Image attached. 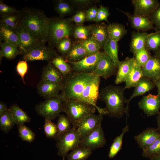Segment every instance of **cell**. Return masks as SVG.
<instances>
[{"label":"cell","instance_id":"cell-1","mask_svg":"<svg viewBox=\"0 0 160 160\" xmlns=\"http://www.w3.org/2000/svg\"><path fill=\"white\" fill-rule=\"evenodd\" d=\"M100 77L92 73L72 71L64 77L60 95L63 99L79 100L94 106L99 114L107 115L105 109L96 105Z\"/></svg>","mask_w":160,"mask_h":160},{"label":"cell","instance_id":"cell-2","mask_svg":"<svg viewBox=\"0 0 160 160\" xmlns=\"http://www.w3.org/2000/svg\"><path fill=\"white\" fill-rule=\"evenodd\" d=\"M19 11L18 25L38 40L47 42L50 18L39 9L25 8Z\"/></svg>","mask_w":160,"mask_h":160},{"label":"cell","instance_id":"cell-3","mask_svg":"<svg viewBox=\"0 0 160 160\" xmlns=\"http://www.w3.org/2000/svg\"><path fill=\"white\" fill-rule=\"evenodd\" d=\"M125 90L122 87L108 85L100 90L98 99L105 103L109 117L120 118L123 116L124 104L128 100L124 96Z\"/></svg>","mask_w":160,"mask_h":160},{"label":"cell","instance_id":"cell-4","mask_svg":"<svg viewBox=\"0 0 160 160\" xmlns=\"http://www.w3.org/2000/svg\"><path fill=\"white\" fill-rule=\"evenodd\" d=\"M63 99V112L70 121L73 128L76 129L81 120L85 116L94 114L96 108L93 105L79 99Z\"/></svg>","mask_w":160,"mask_h":160},{"label":"cell","instance_id":"cell-5","mask_svg":"<svg viewBox=\"0 0 160 160\" xmlns=\"http://www.w3.org/2000/svg\"><path fill=\"white\" fill-rule=\"evenodd\" d=\"M49 18L47 42L48 46L54 48L61 39L72 36L74 25L69 18L59 17Z\"/></svg>","mask_w":160,"mask_h":160},{"label":"cell","instance_id":"cell-6","mask_svg":"<svg viewBox=\"0 0 160 160\" xmlns=\"http://www.w3.org/2000/svg\"><path fill=\"white\" fill-rule=\"evenodd\" d=\"M35 110L39 116L45 119H54L63 112V99L60 95L45 99L36 105Z\"/></svg>","mask_w":160,"mask_h":160},{"label":"cell","instance_id":"cell-7","mask_svg":"<svg viewBox=\"0 0 160 160\" xmlns=\"http://www.w3.org/2000/svg\"><path fill=\"white\" fill-rule=\"evenodd\" d=\"M80 139L81 137L76 129L72 128L57 141L56 147L58 150L57 155L64 160L70 151L79 147Z\"/></svg>","mask_w":160,"mask_h":160},{"label":"cell","instance_id":"cell-8","mask_svg":"<svg viewBox=\"0 0 160 160\" xmlns=\"http://www.w3.org/2000/svg\"><path fill=\"white\" fill-rule=\"evenodd\" d=\"M57 54L54 48L41 44L23 54L22 59L27 62L43 60L49 62Z\"/></svg>","mask_w":160,"mask_h":160},{"label":"cell","instance_id":"cell-9","mask_svg":"<svg viewBox=\"0 0 160 160\" xmlns=\"http://www.w3.org/2000/svg\"><path fill=\"white\" fill-rule=\"evenodd\" d=\"M106 142L101 124L96 129L81 139L79 147L92 151L103 147Z\"/></svg>","mask_w":160,"mask_h":160},{"label":"cell","instance_id":"cell-10","mask_svg":"<svg viewBox=\"0 0 160 160\" xmlns=\"http://www.w3.org/2000/svg\"><path fill=\"white\" fill-rule=\"evenodd\" d=\"M118 68L111 58L105 53L102 52L92 73L106 79L117 74Z\"/></svg>","mask_w":160,"mask_h":160},{"label":"cell","instance_id":"cell-11","mask_svg":"<svg viewBox=\"0 0 160 160\" xmlns=\"http://www.w3.org/2000/svg\"><path fill=\"white\" fill-rule=\"evenodd\" d=\"M103 116L100 114L97 115L92 114L85 116L81 120L76 129L81 139L101 124Z\"/></svg>","mask_w":160,"mask_h":160},{"label":"cell","instance_id":"cell-12","mask_svg":"<svg viewBox=\"0 0 160 160\" xmlns=\"http://www.w3.org/2000/svg\"><path fill=\"white\" fill-rule=\"evenodd\" d=\"M14 30L18 36L20 41L19 54L22 55L34 47L44 44L36 39L18 24Z\"/></svg>","mask_w":160,"mask_h":160},{"label":"cell","instance_id":"cell-13","mask_svg":"<svg viewBox=\"0 0 160 160\" xmlns=\"http://www.w3.org/2000/svg\"><path fill=\"white\" fill-rule=\"evenodd\" d=\"M102 53L99 51L78 62L68 63L71 65L73 71L93 73Z\"/></svg>","mask_w":160,"mask_h":160},{"label":"cell","instance_id":"cell-14","mask_svg":"<svg viewBox=\"0 0 160 160\" xmlns=\"http://www.w3.org/2000/svg\"><path fill=\"white\" fill-rule=\"evenodd\" d=\"M139 108L148 116L157 114L160 108V96L149 94L143 96L138 102Z\"/></svg>","mask_w":160,"mask_h":160},{"label":"cell","instance_id":"cell-15","mask_svg":"<svg viewBox=\"0 0 160 160\" xmlns=\"http://www.w3.org/2000/svg\"><path fill=\"white\" fill-rule=\"evenodd\" d=\"M134 15L139 16L149 17L157 9L160 4L157 0H133Z\"/></svg>","mask_w":160,"mask_h":160},{"label":"cell","instance_id":"cell-16","mask_svg":"<svg viewBox=\"0 0 160 160\" xmlns=\"http://www.w3.org/2000/svg\"><path fill=\"white\" fill-rule=\"evenodd\" d=\"M62 88V83H55L41 79L37 86L38 93L45 99L58 96Z\"/></svg>","mask_w":160,"mask_h":160},{"label":"cell","instance_id":"cell-17","mask_svg":"<svg viewBox=\"0 0 160 160\" xmlns=\"http://www.w3.org/2000/svg\"><path fill=\"white\" fill-rule=\"evenodd\" d=\"M159 132L157 129L148 128L134 138L143 151L149 148L158 137L160 135Z\"/></svg>","mask_w":160,"mask_h":160},{"label":"cell","instance_id":"cell-18","mask_svg":"<svg viewBox=\"0 0 160 160\" xmlns=\"http://www.w3.org/2000/svg\"><path fill=\"white\" fill-rule=\"evenodd\" d=\"M141 68L143 77L156 81L160 77V57L155 55H151Z\"/></svg>","mask_w":160,"mask_h":160},{"label":"cell","instance_id":"cell-19","mask_svg":"<svg viewBox=\"0 0 160 160\" xmlns=\"http://www.w3.org/2000/svg\"><path fill=\"white\" fill-rule=\"evenodd\" d=\"M128 18L132 27L138 31H148L154 28L149 17L139 16L120 10Z\"/></svg>","mask_w":160,"mask_h":160},{"label":"cell","instance_id":"cell-20","mask_svg":"<svg viewBox=\"0 0 160 160\" xmlns=\"http://www.w3.org/2000/svg\"><path fill=\"white\" fill-rule=\"evenodd\" d=\"M90 55L79 41L75 40L72 41L71 49L63 57L67 62L73 63L78 62Z\"/></svg>","mask_w":160,"mask_h":160},{"label":"cell","instance_id":"cell-21","mask_svg":"<svg viewBox=\"0 0 160 160\" xmlns=\"http://www.w3.org/2000/svg\"><path fill=\"white\" fill-rule=\"evenodd\" d=\"M155 86L154 82L152 81L148 78L142 77L135 87L132 95L127 100V106L125 108V113L129 116V105L131 100L134 97L143 95L153 89Z\"/></svg>","mask_w":160,"mask_h":160},{"label":"cell","instance_id":"cell-22","mask_svg":"<svg viewBox=\"0 0 160 160\" xmlns=\"http://www.w3.org/2000/svg\"><path fill=\"white\" fill-rule=\"evenodd\" d=\"M91 31V37L98 44L100 48L103 46L109 38L107 26L103 23H97L88 25Z\"/></svg>","mask_w":160,"mask_h":160},{"label":"cell","instance_id":"cell-23","mask_svg":"<svg viewBox=\"0 0 160 160\" xmlns=\"http://www.w3.org/2000/svg\"><path fill=\"white\" fill-rule=\"evenodd\" d=\"M64 77L61 73L50 62L43 68L41 79L55 83H62Z\"/></svg>","mask_w":160,"mask_h":160},{"label":"cell","instance_id":"cell-24","mask_svg":"<svg viewBox=\"0 0 160 160\" xmlns=\"http://www.w3.org/2000/svg\"><path fill=\"white\" fill-rule=\"evenodd\" d=\"M134 57L127 58L123 61H121L118 67L116 76L115 79V83L118 84L125 82L130 73L134 63Z\"/></svg>","mask_w":160,"mask_h":160},{"label":"cell","instance_id":"cell-25","mask_svg":"<svg viewBox=\"0 0 160 160\" xmlns=\"http://www.w3.org/2000/svg\"><path fill=\"white\" fill-rule=\"evenodd\" d=\"M151 33L137 32L132 34L130 43V50L134 55L136 52L145 47L148 37Z\"/></svg>","mask_w":160,"mask_h":160},{"label":"cell","instance_id":"cell-26","mask_svg":"<svg viewBox=\"0 0 160 160\" xmlns=\"http://www.w3.org/2000/svg\"><path fill=\"white\" fill-rule=\"evenodd\" d=\"M0 41L3 40L17 47H20V41L18 36L12 28L6 25L0 24Z\"/></svg>","mask_w":160,"mask_h":160},{"label":"cell","instance_id":"cell-27","mask_svg":"<svg viewBox=\"0 0 160 160\" xmlns=\"http://www.w3.org/2000/svg\"><path fill=\"white\" fill-rule=\"evenodd\" d=\"M9 109L17 127L30 121L31 117L16 104L11 105Z\"/></svg>","mask_w":160,"mask_h":160},{"label":"cell","instance_id":"cell-28","mask_svg":"<svg viewBox=\"0 0 160 160\" xmlns=\"http://www.w3.org/2000/svg\"><path fill=\"white\" fill-rule=\"evenodd\" d=\"M143 77L141 67L135 60L132 69L125 82L124 89H125L127 88L135 87Z\"/></svg>","mask_w":160,"mask_h":160},{"label":"cell","instance_id":"cell-29","mask_svg":"<svg viewBox=\"0 0 160 160\" xmlns=\"http://www.w3.org/2000/svg\"><path fill=\"white\" fill-rule=\"evenodd\" d=\"M103 48L104 53L111 58L115 66L118 68L121 62L118 57V42L109 38L104 44Z\"/></svg>","mask_w":160,"mask_h":160},{"label":"cell","instance_id":"cell-30","mask_svg":"<svg viewBox=\"0 0 160 160\" xmlns=\"http://www.w3.org/2000/svg\"><path fill=\"white\" fill-rule=\"evenodd\" d=\"M109 38L111 40L118 42L126 34L127 31L122 25L113 23L107 26Z\"/></svg>","mask_w":160,"mask_h":160},{"label":"cell","instance_id":"cell-31","mask_svg":"<svg viewBox=\"0 0 160 160\" xmlns=\"http://www.w3.org/2000/svg\"><path fill=\"white\" fill-rule=\"evenodd\" d=\"M54 10L60 17H63L73 12L74 7L69 1L58 0L54 1Z\"/></svg>","mask_w":160,"mask_h":160},{"label":"cell","instance_id":"cell-32","mask_svg":"<svg viewBox=\"0 0 160 160\" xmlns=\"http://www.w3.org/2000/svg\"><path fill=\"white\" fill-rule=\"evenodd\" d=\"M65 77L73 71L71 65L58 54L50 61Z\"/></svg>","mask_w":160,"mask_h":160},{"label":"cell","instance_id":"cell-33","mask_svg":"<svg viewBox=\"0 0 160 160\" xmlns=\"http://www.w3.org/2000/svg\"><path fill=\"white\" fill-rule=\"evenodd\" d=\"M129 130V126L127 125L123 128L121 133L114 140L109 151L108 156L110 158L115 157L121 149L124 136Z\"/></svg>","mask_w":160,"mask_h":160},{"label":"cell","instance_id":"cell-34","mask_svg":"<svg viewBox=\"0 0 160 160\" xmlns=\"http://www.w3.org/2000/svg\"><path fill=\"white\" fill-rule=\"evenodd\" d=\"M15 123L9 108L0 116V128L5 133H7L11 129Z\"/></svg>","mask_w":160,"mask_h":160},{"label":"cell","instance_id":"cell-35","mask_svg":"<svg viewBox=\"0 0 160 160\" xmlns=\"http://www.w3.org/2000/svg\"><path fill=\"white\" fill-rule=\"evenodd\" d=\"M71 123L66 115L60 114L58 116L57 125V134L55 139L57 141L64 133L71 129Z\"/></svg>","mask_w":160,"mask_h":160},{"label":"cell","instance_id":"cell-36","mask_svg":"<svg viewBox=\"0 0 160 160\" xmlns=\"http://www.w3.org/2000/svg\"><path fill=\"white\" fill-rule=\"evenodd\" d=\"M72 36L76 40L81 41L87 39L91 36V31L88 25H74Z\"/></svg>","mask_w":160,"mask_h":160},{"label":"cell","instance_id":"cell-37","mask_svg":"<svg viewBox=\"0 0 160 160\" xmlns=\"http://www.w3.org/2000/svg\"><path fill=\"white\" fill-rule=\"evenodd\" d=\"M1 52L3 57L8 60L14 59L19 54L18 48L9 43L4 42L0 44Z\"/></svg>","mask_w":160,"mask_h":160},{"label":"cell","instance_id":"cell-38","mask_svg":"<svg viewBox=\"0 0 160 160\" xmlns=\"http://www.w3.org/2000/svg\"><path fill=\"white\" fill-rule=\"evenodd\" d=\"M91 150L78 147L67 156V160H86L92 154Z\"/></svg>","mask_w":160,"mask_h":160},{"label":"cell","instance_id":"cell-39","mask_svg":"<svg viewBox=\"0 0 160 160\" xmlns=\"http://www.w3.org/2000/svg\"><path fill=\"white\" fill-rule=\"evenodd\" d=\"M145 48L149 51L156 52L160 47V31L151 33L145 43Z\"/></svg>","mask_w":160,"mask_h":160},{"label":"cell","instance_id":"cell-40","mask_svg":"<svg viewBox=\"0 0 160 160\" xmlns=\"http://www.w3.org/2000/svg\"><path fill=\"white\" fill-rule=\"evenodd\" d=\"M72 44V41L70 37H64L57 42L55 47L60 55L63 57L69 51L71 48Z\"/></svg>","mask_w":160,"mask_h":160},{"label":"cell","instance_id":"cell-41","mask_svg":"<svg viewBox=\"0 0 160 160\" xmlns=\"http://www.w3.org/2000/svg\"><path fill=\"white\" fill-rule=\"evenodd\" d=\"M160 154V135L147 149L143 151L142 156L151 159Z\"/></svg>","mask_w":160,"mask_h":160},{"label":"cell","instance_id":"cell-42","mask_svg":"<svg viewBox=\"0 0 160 160\" xmlns=\"http://www.w3.org/2000/svg\"><path fill=\"white\" fill-rule=\"evenodd\" d=\"M78 41L90 55L97 53L101 49L98 44L91 37L86 40Z\"/></svg>","mask_w":160,"mask_h":160},{"label":"cell","instance_id":"cell-43","mask_svg":"<svg viewBox=\"0 0 160 160\" xmlns=\"http://www.w3.org/2000/svg\"><path fill=\"white\" fill-rule=\"evenodd\" d=\"M134 55L135 62L141 68L145 65L151 56L149 51L145 47Z\"/></svg>","mask_w":160,"mask_h":160},{"label":"cell","instance_id":"cell-44","mask_svg":"<svg viewBox=\"0 0 160 160\" xmlns=\"http://www.w3.org/2000/svg\"><path fill=\"white\" fill-rule=\"evenodd\" d=\"M19 136L21 140L29 143H32L35 139V135L30 128L25 124L17 127Z\"/></svg>","mask_w":160,"mask_h":160},{"label":"cell","instance_id":"cell-45","mask_svg":"<svg viewBox=\"0 0 160 160\" xmlns=\"http://www.w3.org/2000/svg\"><path fill=\"white\" fill-rule=\"evenodd\" d=\"M19 12L1 18L0 24L6 25L14 30L18 24L20 19Z\"/></svg>","mask_w":160,"mask_h":160},{"label":"cell","instance_id":"cell-46","mask_svg":"<svg viewBox=\"0 0 160 160\" xmlns=\"http://www.w3.org/2000/svg\"><path fill=\"white\" fill-rule=\"evenodd\" d=\"M44 129V133L47 137L54 139L56 137L57 134V126L52 120L45 119Z\"/></svg>","mask_w":160,"mask_h":160},{"label":"cell","instance_id":"cell-47","mask_svg":"<svg viewBox=\"0 0 160 160\" xmlns=\"http://www.w3.org/2000/svg\"><path fill=\"white\" fill-rule=\"evenodd\" d=\"M18 11L14 7L8 6L0 1V15L1 18L18 13Z\"/></svg>","mask_w":160,"mask_h":160},{"label":"cell","instance_id":"cell-48","mask_svg":"<svg viewBox=\"0 0 160 160\" xmlns=\"http://www.w3.org/2000/svg\"><path fill=\"white\" fill-rule=\"evenodd\" d=\"M109 14V10L107 8L100 6L98 9L97 15L94 21L97 23L104 20L108 23V18Z\"/></svg>","mask_w":160,"mask_h":160},{"label":"cell","instance_id":"cell-49","mask_svg":"<svg viewBox=\"0 0 160 160\" xmlns=\"http://www.w3.org/2000/svg\"><path fill=\"white\" fill-rule=\"evenodd\" d=\"M69 19L72 22H74L76 25H83L86 20L85 11L82 10L78 11L73 16L69 18Z\"/></svg>","mask_w":160,"mask_h":160},{"label":"cell","instance_id":"cell-50","mask_svg":"<svg viewBox=\"0 0 160 160\" xmlns=\"http://www.w3.org/2000/svg\"><path fill=\"white\" fill-rule=\"evenodd\" d=\"M28 69V65L27 61L20 60L16 66V70L18 73L21 77L23 84H25L24 77Z\"/></svg>","mask_w":160,"mask_h":160},{"label":"cell","instance_id":"cell-51","mask_svg":"<svg viewBox=\"0 0 160 160\" xmlns=\"http://www.w3.org/2000/svg\"><path fill=\"white\" fill-rule=\"evenodd\" d=\"M69 1L74 8L83 9L92 5L95 2L92 0H71Z\"/></svg>","mask_w":160,"mask_h":160},{"label":"cell","instance_id":"cell-52","mask_svg":"<svg viewBox=\"0 0 160 160\" xmlns=\"http://www.w3.org/2000/svg\"><path fill=\"white\" fill-rule=\"evenodd\" d=\"M149 18L153 24L155 25L160 31V4Z\"/></svg>","mask_w":160,"mask_h":160},{"label":"cell","instance_id":"cell-53","mask_svg":"<svg viewBox=\"0 0 160 160\" xmlns=\"http://www.w3.org/2000/svg\"><path fill=\"white\" fill-rule=\"evenodd\" d=\"M98 8L96 6L89 8L85 11L86 20L88 21H94L97 15Z\"/></svg>","mask_w":160,"mask_h":160},{"label":"cell","instance_id":"cell-54","mask_svg":"<svg viewBox=\"0 0 160 160\" xmlns=\"http://www.w3.org/2000/svg\"><path fill=\"white\" fill-rule=\"evenodd\" d=\"M6 103L4 102H0V116L2 115L8 109Z\"/></svg>","mask_w":160,"mask_h":160},{"label":"cell","instance_id":"cell-55","mask_svg":"<svg viewBox=\"0 0 160 160\" xmlns=\"http://www.w3.org/2000/svg\"><path fill=\"white\" fill-rule=\"evenodd\" d=\"M154 82L157 88L158 95L160 96V77Z\"/></svg>","mask_w":160,"mask_h":160},{"label":"cell","instance_id":"cell-56","mask_svg":"<svg viewBox=\"0 0 160 160\" xmlns=\"http://www.w3.org/2000/svg\"><path fill=\"white\" fill-rule=\"evenodd\" d=\"M156 121L157 124V129L159 131H160V112L157 114L156 117Z\"/></svg>","mask_w":160,"mask_h":160},{"label":"cell","instance_id":"cell-57","mask_svg":"<svg viewBox=\"0 0 160 160\" xmlns=\"http://www.w3.org/2000/svg\"><path fill=\"white\" fill-rule=\"evenodd\" d=\"M151 159V160H160V154L156 156Z\"/></svg>","mask_w":160,"mask_h":160},{"label":"cell","instance_id":"cell-58","mask_svg":"<svg viewBox=\"0 0 160 160\" xmlns=\"http://www.w3.org/2000/svg\"><path fill=\"white\" fill-rule=\"evenodd\" d=\"M155 55L160 57V47L155 52Z\"/></svg>","mask_w":160,"mask_h":160},{"label":"cell","instance_id":"cell-59","mask_svg":"<svg viewBox=\"0 0 160 160\" xmlns=\"http://www.w3.org/2000/svg\"><path fill=\"white\" fill-rule=\"evenodd\" d=\"M3 57V56L1 52L0 51V63H1V61L2 57Z\"/></svg>","mask_w":160,"mask_h":160}]
</instances>
